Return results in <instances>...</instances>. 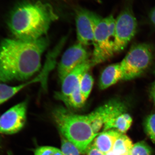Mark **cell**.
I'll return each instance as SVG.
<instances>
[{"label": "cell", "mask_w": 155, "mask_h": 155, "mask_svg": "<svg viewBox=\"0 0 155 155\" xmlns=\"http://www.w3.org/2000/svg\"><path fill=\"white\" fill-rule=\"evenodd\" d=\"M92 67L91 60L83 62L67 74L62 82L61 92L57 95L58 99L64 101L79 86L81 78Z\"/></svg>", "instance_id": "11"}, {"label": "cell", "mask_w": 155, "mask_h": 155, "mask_svg": "<svg viewBox=\"0 0 155 155\" xmlns=\"http://www.w3.org/2000/svg\"><path fill=\"white\" fill-rule=\"evenodd\" d=\"M105 155H122L121 154H119L117 153H116L114 152V151L111 150V151H110V152L107 153V154H106Z\"/></svg>", "instance_id": "26"}, {"label": "cell", "mask_w": 155, "mask_h": 155, "mask_svg": "<svg viewBox=\"0 0 155 155\" xmlns=\"http://www.w3.org/2000/svg\"><path fill=\"white\" fill-rule=\"evenodd\" d=\"M149 93L150 97L155 105V81L152 84L150 87Z\"/></svg>", "instance_id": "24"}, {"label": "cell", "mask_w": 155, "mask_h": 155, "mask_svg": "<svg viewBox=\"0 0 155 155\" xmlns=\"http://www.w3.org/2000/svg\"><path fill=\"white\" fill-rule=\"evenodd\" d=\"M116 19L112 15L101 18L95 29L92 45V67L105 62L114 56V38Z\"/></svg>", "instance_id": "4"}, {"label": "cell", "mask_w": 155, "mask_h": 155, "mask_svg": "<svg viewBox=\"0 0 155 155\" xmlns=\"http://www.w3.org/2000/svg\"><path fill=\"white\" fill-rule=\"evenodd\" d=\"M152 48L146 43L133 45L120 62L122 80H133L141 76L151 64Z\"/></svg>", "instance_id": "5"}, {"label": "cell", "mask_w": 155, "mask_h": 155, "mask_svg": "<svg viewBox=\"0 0 155 155\" xmlns=\"http://www.w3.org/2000/svg\"><path fill=\"white\" fill-rule=\"evenodd\" d=\"M150 19L153 25L155 26V8L150 13Z\"/></svg>", "instance_id": "25"}, {"label": "cell", "mask_w": 155, "mask_h": 155, "mask_svg": "<svg viewBox=\"0 0 155 155\" xmlns=\"http://www.w3.org/2000/svg\"><path fill=\"white\" fill-rule=\"evenodd\" d=\"M133 146L129 137L124 134H121L116 139L112 150L119 154L130 155Z\"/></svg>", "instance_id": "16"}, {"label": "cell", "mask_w": 155, "mask_h": 155, "mask_svg": "<svg viewBox=\"0 0 155 155\" xmlns=\"http://www.w3.org/2000/svg\"><path fill=\"white\" fill-rule=\"evenodd\" d=\"M151 148L145 142L140 141L133 144L130 155H152Z\"/></svg>", "instance_id": "20"}, {"label": "cell", "mask_w": 155, "mask_h": 155, "mask_svg": "<svg viewBox=\"0 0 155 155\" xmlns=\"http://www.w3.org/2000/svg\"><path fill=\"white\" fill-rule=\"evenodd\" d=\"M144 125L147 135L155 144V114H150L147 117Z\"/></svg>", "instance_id": "19"}, {"label": "cell", "mask_w": 155, "mask_h": 155, "mask_svg": "<svg viewBox=\"0 0 155 155\" xmlns=\"http://www.w3.org/2000/svg\"><path fill=\"white\" fill-rule=\"evenodd\" d=\"M2 145H1V143H0V155H2Z\"/></svg>", "instance_id": "27"}, {"label": "cell", "mask_w": 155, "mask_h": 155, "mask_svg": "<svg viewBox=\"0 0 155 155\" xmlns=\"http://www.w3.org/2000/svg\"><path fill=\"white\" fill-rule=\"evenodd\" d=\"M35 155H64V154L57 148L44 146L38 148L35 152Z\"/></svg>", "instance_id": "22"}, {"label": "cell", "mask_w": 155, "mask_h": 155, "mask_svg": "<svg viewBox=\"0 0 155 155\" xmlns=\"http://www.w3.org/2000/svg\"><path fill=\"white\" fill-rule=\"evenodd\" d=\"M53 115L61 135L76 146L81 153L86 154L98 134L94 132L86 115L73 114L63 107L55 109Z\"/></svg>", "instance_id": "3"}, {"label": "cell", "mask_w": 155, "mask_h": 155, "mask_svg": "<svg viewBox=\"0 0 155 155\" xmlns=\"http://www.w3.org/2000/svg\"><path fill=\"white\" fill-rule=\"evenodd\" d=\"M27 102L17 104L6 111L0 117V134H13L17 133L25 125Z\"/></svg>", "instance_id": "9"}, {"label": "cell", "mask_w": 155, "mask_h": 155, "mask_svg": "<svg viewBox=\"0 0 155 155\" xmlns=\"http://www.w3.org/2000/svg\"><path fill=\"white\" fill-rule=\"evenodd\" d=\"M93 84V78L89 72H86L82 76L79 84L81 92L85 101L91 92Z\"/></svg>", "instance_id": "17"}, {"label": "cell", "mask_w": 155, "mask_h": 155, "mask_svg": "<svg viewBox=\"0 0 155 155\" xmlns=\"http://www.w3.org/2000/svg\"><path fill=\"white\" fill-rule=\"evenodd\" d=\"M61 151L64 155H80L79 150L71 142L61 135Z\"/></svg>", "instance_id": "21"}, {"label": "cell", "mask_w": 155, "mask_h": 155, "mask_svg": "<svg viewBox=\"0 0 155 155\" xmlns=\"http://www.w3.org/2000/svg\"><path fill=\"white\" fill-rule=\"evenodd\" d=\"M127 109V103L117 98L108 101L86 116L94 132L98 134L106 122L115 116L126 113Z\"/></svg>", "instance_id": "7"}, {"label": "cell", "mask_w": 155, "mask_h": 155, "mask_svg": "<svg viewBox=\"0 0 155 155\" xmlns=\"http://www.w3.org/2000/svg\"><path fill=\"white\" fill-rule=\"evenodd\" d=\"M137 23L132 10L127 8L116 19L114 45L115 54L122 52L136 33Z\"/></svg>", "instance_id": "6"}, {"label": "cell", "mask_w": 155, "mask_h": 155, "mask_svg": "<svg viewBox=\"0 0 155 155\" xmlns=\"http://www.w3.org/2000/svg\"><path fill=\"white\" fill-rule=\"evenodd\" d=\"M89 54L84 46L78 43L64 53L58 67V75L62 81L67 74L80 64L89 60Z\"/></svg>", "instance_id": "10"}, {"label": "cell", "mask_w": 155, "mask_h": 155, "mask_svg": "<svg viewBox=\"0 0 155 155\" xmlns=\"http://www.w3.org/2000/svg\"><path fill=\"white\" fill-rule=\"evenodd\" d=\"M121 134L114 130L103 131L95 137L91 144L106 154L112 150L115 141Z\"/></svg>", "instance_id": "13"}, {"label": "cell", "mask_w": 155, "mask_h": 155, "mask_svg": "<svg viewBox=\"0 0 155 155\" xmlns=\"http://www.w3.org/2000/svg\"><path fill=\"white\" fill-rule=\"evenodd\" d=\"M58 17L49 3L26 1L18 4L8 19V27L14 38L33 41L45 37Z\"/></svg>", "instance_id": "2"}, {"label": "cell", "mask_w": 155, "mask_h": 155, "mask_svg": "<svg viewBox=\"0 0 155 155\" xmlns=\"http://www.w3.org/2000/svg\"><path fill=\"white\" fill-rule=\"evenodd\" d=\"M85 101L81 92L79 85L64 102L72 107L79 108L83 106Z\"/></svg>", "instance_id": "18"}, {"label": "cell", "mask_w": 155, "mask_h": 155, "mask_svg": "<svg viewBox=\"0 0 155 155\" xmlns=\"http://www.w3.org/2000/svg\"><path fill=\"white\" fill-rule=\"evenodd\" d=\"M132 117L129 114L123 113L112 118L104 125L103 130H116L121 134L126 133L132 123Z\"/></svg>", "instance_id": "15"}, {"label": "cell", "mask_w": 155, "mask_h": 155, "mask_svg": "<svg viewBox=\"0 0 155 155\" xmlns=\"http://www.w3.org/2000/svg\"><path fill=\"white\" fill-rule=\"evenodd\" d=\"M49 41L42 38L33 41L5 38L0 42V83L24 81L38 72L42 55Z\"/></svg>", "instance_id": "1"}, {"label": "cell", "mask_w": 155, "mask_h": 155, "mask_svg": "<svg viewBox=\"0 0 155 155\" xmlns=\"http://www.w3.org/2000/svg\"><path fill=\"white\" fill-rule=\"evenodd\" d=\"M43 81L44 77L43 75L41 74H39L32 80L17 86H10L5 84L0 83V105L5 102L20 91L28 85L36 82L42 83Z\"/></svg>", "instance_id": "14"}, {"label": "cell", "mask_w": 155, "mask_h": 155, "mask_svg": "<svg viewBox=\"0 0 155 155\" xmlns=\"http://www.w3.org/2000/svg\"><path fill=\"white\" fill-rule=\"evenodd\" d=\"M123 74L120 63L109 65L103 70L100 76L99 87L101 90H105L122 80Z\"/></svg>", "instance_id": "12"}, {"label": "cell", "mask_w": 155, "mask_h": 155, "mask_svg": "<svg viewBox=\"0 0 155 155\" xmlns=\"http://www.w3.org/2000/svg\"><path fill=\"white\" fill-rule=\"evenodd\" d=\"M101 18L86 9L79 8L76 10L75 22L78 43L84 46L92 44L96 26Z\"/></svg>", "instance_id": "8"}, {"label": "cell", "mask_w": 155, "mask_h": 155, "mask_svg": "<svg viewBox=\"0 0 155 155\" xmlns=\"http://www.w3.org/2000/svg\"></svg>", "instance_id": "28"}, {"label": "cell", "mask_w": 155, "mask_h": 155, "mask_svg": "<svg viewBox=\"0 0 155 155\" xmlns=\"http://www.w3.org/2000/svg\"><path fill=\"white\" fill-rule=\"evenodd\" d=\"M86 154L87 155H105L98 149L91 144L87 148Z\"/></svg>", "instance_id": "23"}]
</instances>
